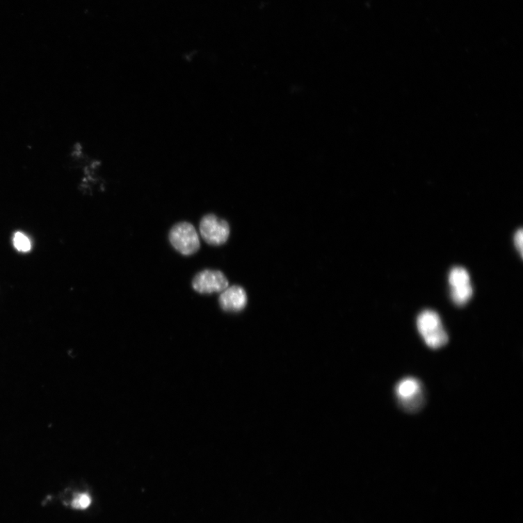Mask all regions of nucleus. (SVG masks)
Listing matches in <instances>:
<instances>
[{
    "label": "nucleus",
    "instance_id": "1",
    "mask_svg": "<svg viewBox=\"0 0 523 523\" xmlns=\"http://www.w3.org/2000/svg\"><path fill=\"white\" fill-rule=\"evenodd\" d=\"M417 325L425 344L430 348L437 350L447 344L449 335L436 312L424 310L418 316Z\"/></svg>",
    "mask_w": 523,
    "mask_h": 523
},
{
    "label": "nucleus",
    "instance_id": "2",
    "mask_svg": "<svg viewBox=\"0 0 523 523\" xmlns=\"http://www.w3.org/2000/svg\"><path fill=\"white\" fill-rule=\"evenodd\" d=\"M395 392L399 405L407 413H417L424 405V387L417 378L402 379L397 383Z\"/></svg>",
    "mask_w": 523,
    "mask_h": 523
},
{
    "label": "nucleus",
    "instance_id": "3",
    "mask_svg": "<svg viewBox=\"0 0 523 523\" xmlns=\"http://www.w3.org/2000/svg\"><path fill=\"white\" fill-rule=\"evenodd\" d=\"M170 241L177 252L186 256L195 254L200 248L198 232L186 222L179 223L171 229Z\"/></svg>",
    "mask_w": 523,
    "mask_h": 523
},
{
    "label": "nucleus",
    "instance_id": "4",
    "mask_svg": "<svg viewBox=\"0 0 523 523\" xmlns=\"http://www.w3.org/2000/svg\"><path fill=\"white\" fill-rule=\"evenodd\" d=\"M200 230L204 240L214 246L225 243L230 235L228 223L214 215H207L202 218Z\"/></svg>",
    "mask_w": 523,
    "mask_h": 523
},
{
    "label": "nucleus",
    "instance_id": "5",
    "mask_svg": "<svg viewBox=\"0 0 523 523\" xmlns=\"http://www.w3.org/2000/svg\"><path fill=\"white\" fill-rule=\"evenodd\" d=\"M193 289L201 293L222 292L228 287L225 275L220 271L205 270L194 277Z\"/></svg>",
    "mask_w": 523,
    "mask_h": 523
},
{
    "label": "nucleus",
    "instance_id": "6",
    "mask_svg": "<svg viewBox=\"0 0 523 523\" xmlns=\"http://www.w3.org/2000/svg\"><path fill=\"white\" fill-rule=\"evenodd\" d=\"M219 303L225 312H240L248 304L247 293L239 286L227 287L222 291Z\"/></svg>",
    "mask_w": 523,
    "mask_h": 523
},
{
    "label": "nucleus",
    "instance_id": "7",
    "mask_svg": "<svg viewBox=\"0 0 523 523\" xmlns=\"http://www.w3.org/2000/svg\"><path fill=\"white\" fill-rule=\"evenodd\" d=\"M449 282L452 288L465 286L470 284V277L466 269L456 267L450 272Z\"/></svg>",
    "mask_w": 523,
    "mask_h": 523
},
{
    "label": "nucleus",
    "instance_id": "8",
    "mask_svg": "<svg viewBox=\"0 0 523 523\" xmlns=\"http://www.w3.org/2000/svg\"><path fill=\"white\" fill-rule=\"evenodd\" d=\"M472 293V287L471 284H468L465 286L452 288L451 297L455 304L463 305L470 300Z\"/></svg>",
    "mask_w": 523,
    "mask_h": 523
},
{
    "label": "nucleus",
    "instance_id": "9",
    "mask_svg": "<svg viewBox=\"0 0 523 523\" xmlns=\"http://www.w3.org/2000/svg\"><path fill=\"white\" fill-rule=\"evenodd\" d=\"M13 245L16 250L22 252H29L31 248L29 239L21 232L15 234L13 236Z\"/></svg>",
    "mask_w": 523,
    "mask_h": 523
},
{
    "label": "nucleus",
    "instance_id": "10",
    "mask_svg": "<svg viewBox=\"0 0 523 523\" xmlns=\"http://www.w3.org/2000/svg\"><path fill=\"white\" fill-rule=\"evenodd\" d=\"M91 504V498L87 494H79L74 499L72 506L74 508L86 510Z\"/></svg>",
    "mask_w": 523,
    "mask_h": 523
},
{
    "label": "nucleus",
    "instance_id": "11",
    "mask_svg": "<svg viewBox=\"0 0 523 523\" xmlns=\"http://www.w3.org/2000/svg\"><path fill=\"white\" fill-rule=\"evenodd\" d=\"M522 230L520 229L515 235V244L520 252L521 257L522 256Z\"/></svg>",
    "mask_w": 523,
    "mask_h": 523
}]
</instances>
